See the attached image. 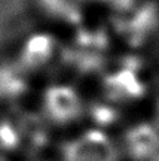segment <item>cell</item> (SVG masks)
I'll use <instances>...</instances> for the list:
<instances>
[{
  "label": "cell",
  "mask_w": 159,
  "mask_h": 161,
  "mask_svg": "<svg viewBox=\"0 0 159 161\" xmlns=\"http://www.w3.org/2000/svg\"><path fill=\"white\" fill-rule=\"evenodd\" d=\"M61 161H119V149L101 128H91L64 145Z\"/></svg>",
  "instance_id": "6da1fadb"
},
{
  "label": "cell",
  "mask_w": 159,
  "mask_h": 161,
  "mask_svg": "<svg viewBox=\"0 0 159 161\" xmlns=\"http://www.w3.org/2000/svg\"><path fill=\"white\" fill-rule=\"evenodd\" d=\"M43 110L46 116L60 125H67L80 118L83 102L79 92L68 85H51L43 94Z\"/></svg>",
  "instance_id": "7a4b0ae2"
},
{
  "label": "cell",
  "mask_w": 159,
  "mask_h": 161,
  "mask_svg": "<svg viewBox=\"0 0 159 161\" xmlns=\"http://www.w3.org/2000/svg\"><path fill=\"white\" fill-rule=\"evenodd\" d=\"M124 149L132 161H153L159 157V128L140 122L130 127L124 136Z\"/></svg>",
  "instance_id": "3957f363"
},
{
  "label": "cell",
  "mask_w": 159,
  "mask_h": 161,
  "mask_svg": "<svg viewBox=\"0 0 159 161\" xmlns=\"http://www.w3.org/2000/svg\"><path fill=\"white\" fill-rule=\"evenodd\" d=\"M104 92L110 102H134L144 96L146 85L134 67H120L104 78Z\"/></svg>",
  "instance_id": "277c9868"
},
{
  "label": "cell",
  "mask_w": 159,
  "mask_h": 161,
  "mask_svg": "<svg viewBox=\"0 0 159 161\" xmlns=\"http://www.w3.org/2000/svg\"><path fill=\"white\" fill-rule=\"evenodd\" d=\"M39 3L48 15L66 23L79 21L83 8V0H39Z\"/></svg>",
  "instance_id": "5b68a950"
},
{
  "label": "cell",
  "mask_w": 159,
  "mask_h": 161,
  "mask_svg": "<svg viewBox=\"0 0 159 161\" xmlns=\"http://www.w3.org/2000/svg\"><path fill=\"white\" fill-rule=\"evenodd\" d=\"M54 45L49 36H34L27 42L24 49V63L30 67H40L51 58Z\"/></svg>",
  "instance_id": "8992f818"
},
{
  "label": "cell",
  "mask_w": 159,
  "mask_h": 161,
  "mask_svg": "<svg viewBox=\"0 0 159 161\" xmlns=\"http://www.w3.org/2000/svg\"><path fill=\"white\" fill-rule=\"evenodd\" d=\"M91 118L95 122L97 128L113 125L119 119V110L113 108L112 104L104 103H95L91 106Z\"/></svg>",
  "instance_id": "52a82bcc"
},
{
  "label": "cell",
  "mask_w": 159,
  "mask_h": 161,
  "mask_svg": "<svg viewBox=\"0 0 159 161\" xmlns=\"http://www.w3.org/2000/svg\"><path fill=\"white\" fill-rule=\"evenodd\" d=\"M101 2H106L109 5H112V6H114V8L120 9V11H125V9H130L131 6L134 5L135 0H101Z\"/></svg>",
  "instance_id": "ba28073f"
},
{
  "label": "cell",
  "mask_w": 159,
  "mask_h": 161,
  "mask_svg": "<svg viewBox=\"0 0 159 161\" xmlns=\"http://www.w3.org/2000/svg\"><path fill=\"white\" fill-rule=\"evenodd\" d=\"M155 124H156L159 128V102H158V104H156V121H155Z\"/></svg>",
  "instance_id": "9c48e42d"
},
{
  "label": "cell",
  "mask_w": 159,
  "mask_h": 161,
  "mask_svg": "<svg viewBox=\"0 0 159 161\" xmlns=\"http://www.w3.org/2000/svg\"><path fill=\"white\" fill-rule=\"evenodd\" d=\"M153 161H159V157H158V158H155V160Z\"/></svg>",
  "instance_id": "30bf717a"
}]
</instances>
